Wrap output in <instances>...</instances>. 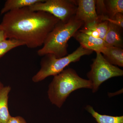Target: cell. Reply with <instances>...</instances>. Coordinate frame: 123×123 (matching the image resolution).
Here are the masks:
<instances>
[{"label": "cell", "mask_w": 123, "mask_h": 123, "mask_svg": "<svg viewBox=\"0 0 123 123\" xmlns=\"http://www.w3.org/2000/svg\"><path fill=\"white\" fill-rule=\"evenodd\" d=\"M60 21L48 13L31 11L27 7L4 14L0 26L7 39L18 40L33 49L43 46L49 34Z\"/></svg>", "instance_id": "obj_1"}, {"label": "cell", "mask_w": 123, "mask_h": 123, "mask_svg": "<svg viewBox=\"0 0 123 123\" xmlns=\"http://www.w3.org/2000/svg\"><path fill=\"white\" fill-rule=\"evenodd\" d=\"M84 25L75 16L67 22L60 21L48 35L42 48L38 51V55L43 56L51 54L57 58L67 55L69 40Z\"/></svg>", "instance_id": "obj_2"}, {"label": "cell", "mask_w": 123, "mask_h": 123, "mask_svg": "<svg viewBox=\"0 0 123 123\" xmlns=\"http://www.w3.org/2000/svg\"><path fill=\"white\" fill-rule=\"evenodd\" d=\"M82 88L92 90V83L80 77L73 69L68 68L54 76L49 86L48 98L52 104L60 108L71 93Z\"/></svg>", "instance_id": "obj_3"}, {"label": "cell", "mask_w": 123, "mask_h": 123, "mask_svg": "<svg viewBox=\"0 0 123 123\" xmlns=\"http://www.w3.org/2000/svg\"><path fill=\"white\" fill-rule=\"evenodd\" d=\"M93 52L80 45L72 53L61 58H57L51 54L45 55L41 60L40 69L33 76L32 80L38 82L48 77L54 76L61 73L71 63L79 61L82 56L91 55Z\"/></svg>", "instance_id": "obj_4"}, {"label": "cell", "mask_w": 123, "mask_h": 123, "mask_svg": "<svg viewBox=\"0 0 123 123\" xmlns=\"http://www.w3.org/2000/svg\"><path fill=\"white\" fill-rule=\"evenodd\" d=\"M95 59L91 65V69L86 75L92 85V92L98 91L100 86L108 79L122 76L123 70L109 63L100 52H97Z\"/></svg>", "instance_id": "obj_5"}, {"label": "cell", "mask_w": 123, "mask_h": 123, "mask_svg": "<svg viewBox=\"0 0 123 123\" xmlns=\"http://www.w3.org/2000/svg\"><path fill=\"white\" fill-rule=\"evenodd\" d=\"M29 8L31 11L48 13L65 22L75 16L77 6L74 0H43Z\"/></svg>", "instance_id": "obj_6"}, {"label": "cell", "mask_w": 123, "mask_h": 123, "mask_svg": "<svg viewBox=\"0 0 123 123\" xmlns=\"http://www.w3.org/2000/svg\"><path fill=\"white\" fill-rule=\"evenodd\" d=\"M76 12L75 17L86 26L100 21L96 10L95 0H77Z\"/></svg>", "instance_id": "obj_7"}, {"label": "cell", "mask_w": 123, "mask_h": 123, "mask_svg": "<svg viewBox=\"0 0 123 123\" xmlns=\"http://www.w3.org/2000/svg\"><path fill=\"white\" fill-rule=\"evenodd\" d=\"M73 37L84 48L96 53H102L106 47L109 46L103 40L88 35L79 30L74 34Z\"/></svg>", "instance_id": "obj_8"}, {"label": "cell", "mask_w": 123, "mask_h": 123, "mask_svg": "<svg viewBox=\"0 0 123 123\" xmlns=\"http://www.w3.org/2000/svg\"><path fill=\"white\" fill-rule=\"evenodd\" d=\"M123 29L117 25L108 22V28L104 40L108 45L123 48Z\"/></svg>", "instance_id": "obj_9"}, {"label": "cell", "mask_w": 123, "mask_h": 123, "mask_svg": "<svg viewBox=\"0 0 123 123\" xmlns=\"http://www.w3.org/2000/svg\"><path fill=\"white\" fill-rule=\"evenodd\" d=\"M109 63L115 66L123 67V50L121 48L108 46L101 53Z\"/></svg>", "instance_id": "obj_10"}, {"label": "cell", "mask_w": 123, "mask_h": 123, "mask_svg": "<svg viewBox=\"0 0 123 123\" xmlns=\"http://www.w3.org/2000/svg\"><path fill=\"white\" fill-rule=\"evenodd\" d=\"M11 90L9 86L0 89V123H7L11 116L8 107L9 94Z\"/></svg>", "instance_id": "obj_11"}, {"label": "cell", "mask_w": 123, "mask_h": 123, "mask_svg": "<svg viewBox=\"0 0 123 123\" xmlns=\"http://www.w3.org/2000/svg\"><path fill=\"white\" fill-rule=\"evenodd\" d=\"M43 0H7L1 11V14L9 11L16 10L25 7H29Z\"/></svg>", "instance_id": "obj_12"}, {"label": "cell", "mask_w": 123, "mask_h": 123, "mask_svg": "<svg viewBox=\"0 0 123 123\" xmlns=\"http://www.w3.org/2000/svg\"><path fill=\"white\" fill-rule=\"evenodd\" d=\"M85 109L90 113L98 123H123V116H112L101 115L90 105L86 106Z\"/></svg>", "instance_id": "obj_13"}, {"label": "cell", "mask_w": 123, "mask_h": 123, "mask_svg": "<svg viewBox=\"0 0 123 123\" xmlns=\"http://www.w3.org/2000/svg\"><path fill=\"white\" fill-rule=\"evenodd\" d=\"M108 19L114 17L117 14H123V0H104Z\"/></svg>", "instance_id": "obj_14"}, {"label": "cell", "mask_w": 123, "mask_h": 123, "mask_svg": "<svg viewBox=\"0 0 123 123\" xmlns=\"http://www.w3.org/2000/svg\"><path fill=\"white\" fill-rule=\"evenodd\" d=\"M108 21H107L95 23L86 26L84 28L94 31L99 34V38L104 40L108 28Z\"/></svg>", "instance_id": "obj_15"}, {"label": "cell", "mask_w": 123, "mask_h": 123, "mask_svg": "<svg viewBox=\"0 0 123 123\" xmlns=\"http://www.w3.org/2000/svg\"><path fill=\"white\" fill-rule=\"evenodd\" d=\"M24 45L22 42L15 40L7 39L4 40L0 43V58L12 49Z\"/></svg>", "instance_id": "obj_16"}, {"label": "cell", "mask_w": 123, "mask_h": 123, "mask_svg": "<svg viewBox=\"0 0 123 123\" xmlns=\"http://www.w3.org/2000/svg\"><path fill=\"white\" fill-rule=\"evenodd\" d=\"M108 21L112 23L117 25L118 26L123 29V14L119 13L115 15L111 19H108Z\"/></svg>", "instance_id": "obj_17"}, {"label": "cell", "mask_w": 123, "mask_h": 123, "mask_svg": "<svg viewBox=\"0 0 123 123\" xmlns=\"http://www.w3.org/2000/svg\"><path fill=\"white\" fill-rule=\"evenodd\" d=\"M7 123H27L24 118L22 117L11 116Z\"/></svg>", "instance_id": "obj_18"}, {"label": "cell", "mask_w": 123, "mask_h": 123, "mask_svg": "<svg viewBox=\"0 0 123 123\" xmlns=\"http://www.w3.org/2000/svg\"><path fill=\"white\" fill-rule=\"evenodd\" d=\"M7 39V36L5 31L0 26V43Z\"/></svg>", "instance_id": "obj_19"}, {"label": "cell", "mask_w": 123, "mask_h": 123, "mask_svg": "<svg viewBox=\"0 0 123 123\" xmlns=\"http://www.w3.org/2000/svg\"><path fill=\"white\" fill-rule=\"evenodd\" d=\"M123 89H122V90H120L118 91H117L116 92H115L114 93H108V96L110 97H114L115 95L122 93H123Z\"/></svg>", "instance_id": "obj_20"}, {"label": "cell", "mask_w": 123, "mask_h": 123, "mask_svg": "<svg viewBox=\"0 0 123 123\" xmlns=\"http://www.w3.org/2000/svg\"><path fill=\"white\" fill-rule=\"evenodd\" d=\"M4 86V85H3V84H2L1 82H0V89L3 88Z\"/></svg>", "instance_id": "obj_21"}]
</instances>
